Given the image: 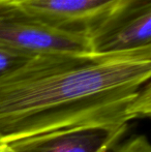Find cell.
I'll return each instance as SVG.
<instances>
[{
    "label": "cell",
    "mask_w": 151,
    "mask_h": 152,
    "mask_svg": "<svg viewBox=\"0 0 151 152\" xmlns=\"http://www.w3.org/2000/svg\"><path fill=\"white\" fill-rule=\"evenodd\" d=\"M151 47L31 58L0 79V142L151 114Z\"/></svg>",
    "instance_id": "obj_1"
},
{
    "label": "cell",
    "mask_w": 151,
    "mask_h": 152,
    "mask_svg": "<svg viewBox=\"0 0 151 152\" xmlns=\"http://www.w3.org/2000/svg\"><path fill=\"white\" fill-rule=\"evenodd\" d=\"M23 14L61 30L86 33L118 0H2Z\"/></svg>",
    "instance_id": "obj_5"
},
{
    "label": "cell",
    "mask_w": 151,
    "mask_h": 152,
    "mask_svg": "<svg viewBox=\"0 0 151 152\" xmlns=\"http://www.w3.org/2000/svg\"><path fill=\"white\" fill-rule=\"evenodd\" d=\"M87 37L96 55L151 47V0H118L87 31Z\"/></svg>",
    "instance_id": "obj_3"
},
{
    "label": "cell",
    "mask_w": 151,
    "mask_h": 152,
    "mask_svg": "<svg viewBox=\"0 0 151 152\" xmlns=\"http://www.w3.org/2000/svg\"><path fill=\"white\" fill-rule=\"evenodd\" d=\"M30 59L0 46V79L18 69Z\"/></svg>",
    "instance_id": "obj_6"
},
{
    "label": "cell",
    "mask_w": 151,
    "mask_h": 152,
    "mask_svg": "<svg viewBox=\"0 0 151 152\" xmlns=\"http://www.w3.org/2000/svg\"><path fill=\"white\" fill-rule=\"evenodd\" d=\"M0 46L29 58L91 53L86 33L54 28L0 0Z\"/></svg>",
    "instance_id": "obj_2"
},
{
    "label": "cell",
    "mask_w": 151,
    "mask_h": 152,
    "mask_svg": "<svg viewBox=\"0 0 151 152\" xmlns=\"http://www.w3.org/2000/svg\"><path fill=\"white\" fill-rule=\"evenodd\" d=\"M128 123L84 124L7 142L15 152H108L123 140Z\"/></svg>",
    "instance_id": "obj_4"
},
{
    "label": "cell",
    "mask_w": 151,
    "mask_h": 152,
    "mask_svg": "<svg viewBox=\"0 0 151 152\" xmlns=\"http://www.w3.org/2000/svg\"><path fill=\"white\" fill-rule=\"evenodd\" d=\"M0 152H15L7 142H0Z\"/></svg>",
    "instance_id": "obj_8"
},
{
    "label": "cell",
    "mask_w": 151,
    "mask_h": 152,
    "mask_svg": "<svg viewBox=\"0 0 151 152\" xmlns=\"http://www.w3.org/2000/svg\"><path fill=\"white\" fill-rule=\"evenodd\" d=\"M108 152H151V145L145 134H139L121 141Z\"/></svg>",
    "instance_id": "obj_7"
}]
</instances>
